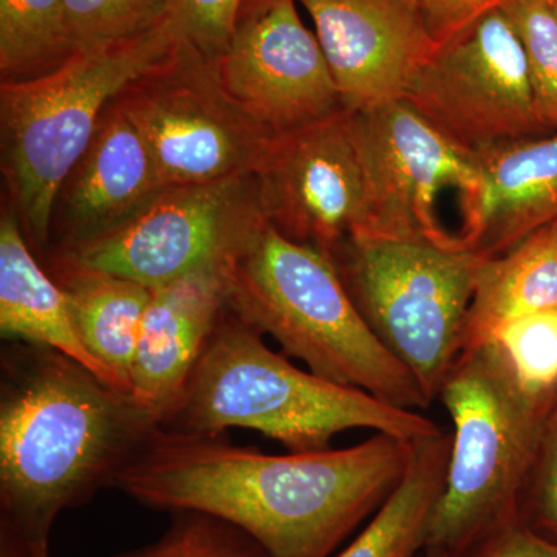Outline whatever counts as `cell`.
I'll list each match as a JSON object with an SVG mask.
<instances>
[{"label": "cell", "instance_id": "obj_22", "mask_svg": "<svg viewBox=\"0 0 557 557\" xmlns=\"http://www.w3.org/2000/svg\"><path fill=\"white\" fill-rule=\"evenodd\" d=\"M78 53L62 0H0V83H27Z\"/></svg>", "mask_w": 557, "mask_h": 557}, {"label": "cell", "instance_id": "obj_18", "mask_svg": "<svg viewBox=\"0 0 557 557\" xmlns=\"http://www.w3.org/2000/svg\"><path fill=\"white\" fill-rule=\"evenodd\" d=\"M0 333L53 348L119 388L81 339L64 292L36 258L14 209H3L0 218Z\"/></svg>", "mask_w": 557, "mask_h": 557}, {"label": "cell", "instance_id": "obj_16", "mask_svg": "<svg viewBox=\"0 0 557 557\" xmlns=\"http://www.w3.org/2000/svg\"><path fill=\"white\" fill-rule=\"evenodd\" d=\"M226 273L150 288L131 373V395L164 426L226 307Z\"/></svg>", "mask_w": 557, "mask_h": 557}, {"label": "cell", "instance_id": "obj_15", "mask_svg": "<svg viewBox=\"0 0 557 557\" xmlns=\"http://www.w3.org/2000/svg\"><path fill=\"white\" fill-rule=\"evenodd\" d=\"M161 189L164 185L145 138L110 101L89 148L54 197L47 252L67 251L116 228Z\"/></svg>", "mask_w": 557, "mask_h": 557}, {"label": "cell", "instance_id": "obj_20", "mask_svg": "<svg viewBox=\"0 0 557 557\" xmlns=\"http://www.w3.org/2000/svg\"><path fill=\"white\" fill-rule=\"evenodd\" d=\"M453 435L413 440L405 474L364 530L335 557H412L426 544L429 525L448 471Z\"/></svg>", "mask_w": 557, "mask_h": 557}, {"label": "cell", "instance_id": "obj_26", "mask_svg": "<svg viewBox=\"0 0 557 557\" xmlns=\"http://www.w3.org/2000/svg\"><path fill=\"white\" fill-rule=\"evenodd\" d=\"M528 62L539 116L552 134L557 132V20L549 0H505Z\"/></svg>", "mask_w": 557, "mask_h": 557}, {"label": "cell", "instance_id": "obj_24", "mask_svg": "<svg viewBox=\"0 0 557 557\" xmlns=\"http://www.w3.org/2000/svg\"><path fill=\"white\" fill-rule=\"evenodd\" d=\"M78 51L101 49L152 32L170 17L171 0H62Z\"/></svg>", "mask_w": 557, "mask_h": 557}, {"label": "cell", "instance_id": "obj_5", "mask_svg": "<svg viewBox=\"0 0 557 557\" xmlns=\"http://www.w3.org/2000/svg\"><path fill=\"white\" fill-rule=\"evenodd\" d=\"M437 399L453 421V443L424 552L461 557L515 523L545 443L548 401L520 387L490 341L463 350Z\"/></svg>", "mask_w": 557, "mask_h": 557}, {"label": "cell", "instance_id": "obj_33", "mask_svg": "<svg viewBox=\"0 0 557 557\" xmlns=\"http://www.w3.org/2000/svg\"><path fill=\"white\" fill-rule=\"evenodd\" d=\"M549 5H552L553 13H555L557 20V0H549Z\"/></svg>", "mask_w": 557, "mask_h": 557}, {"label": "cell", "instance_id": "obj_8", "mask_svg": "<svg viewBox=\"0 0 557 557\" xmlns=\"http://www.w3.org/2000/svg\"><path fill=\"white\" fill-rule=\"evenodd\" d=\"M350 113L368 175V218L359 234L465 247L446 225V211H454L465 244L475 249L485 207L478 156L406 101Z\"/></svg>", "mask_w": 557, "mask_h": 557}, {"label": "cell", "instance_id": "obj_3", "mask_svg": "<svg viewBox=\"0 0 557 557\" xmlns=\"http://www.w3.org/2000/svg\"><path fill=\"white\" fill-rule=\"evenodd\" d=\"M164 429L218 437L251 429L288 453L332 448L351 429L405 440L440 434L443 426L359 388L296 368L271 350L263 335L225 307Z\"/></svg>", "mask_w": 557, "mask_h": 557}, {"label": "cell", "instance_id": "obj_10", "mask_svg": "<svg viewBox=\"0 0 557 557\" xmlns=\"http://www.w3.org/2000/svg\"><path fill=\"white\" fill-rule=\"evenodd\" d=\"M113 101L145 138L164 188L252 174L273 135L230 97L214 62L182 39Z\"/></svg>", "mask_w": 557, "mask_h": 557}, {"label": "cell", "instance_id": "obj_6", "mask_svg": "<svg viewBox=\"0 0 557 557\" xmlns=\"http://www.w3.org/2000/svg\"><path fill=\"white\" fill-rule=\"evenodd\" d=\"M178 39L168 17L137 39L78 51L42 78L0 83L2 174L22 231L40 258L50 245L54 197L89 148L102 112Z\"/></svg>", "mask_w": 557, "mask_h": 557}, {"label": "cell", "instance_id": "obj_17", "mask_svg": "<svg viewBox=\"0 0 557 557\" xmlns=\"http://www.w3.org/2000/svg\"><path fill=\"white\" fill-rule=\"evenodd\" d=\"M485 177L478 247L497 258L557 223V132L475 153Z\"/></svg>", "mask_w": 557, "mask_h": 557}, {"label": "cell", "instance_id": "obj_21", "mask_svg": "<svg viewBox=\"0 0 557 557\" xmlns=\"http://www.w3.org/2000/svg\"><path fill=\"white\" fill-rule=\"evenodd\" d=\"M545 310H557L556 223L485 260L468 313L463 350L478 346L508 319Z\"/></svg>", "mask_w": 557, "mask_h": 557}, {"label": "cell", "instance_id": "obj_32", "mask_svg": "<svg viewBox=\"0 0 557 557\" xmlns=\"http://www.w3.org/2000/svg\"><path fill=\"white\" fill-rule=\"evenodd\" d=\"M276 2V0H244V5H242L239 22L244 20H248V17L256 16L260 11L270 7L271 3Z\"/></svg>", "mask_w": 557, "mask_h": 557}, {"label": "cell", "instance_id": "obj_19", "mask_svg": "<svg viewBox=\"0 0 557 557\" xmlns=\"http://www.w3.org/2000/svg\"><path fill=\"white\" fill-rule=\"evenodd\" d=\"M42 265L70 304L81 339L131 395V373L150 288L131 278L84 265L62 252H47Z\"/></svg>", "mask_w": 557, "mask_h": 557}, {"label": "cell", "instance_id": "obj_2", "mask_svg": "<svg viewBox=\"0 0 557 557\" xmlns=\"http://www.w3.org/2000/svg\"><path fill=\"white\" fill-rule=\"evenodd\" d=\"M9 343L0 358V522L33 557H50L62 512L113 487L160 421L75 359Z\"/></svg>", "mask_w": 557, "mask_h": 557}, {"label": "cell", "instance_id": "obj_28", "mask_svg": "<svg viewBox=\"0 0 557 557\" xmlns=\"http://www.w3.org/2000/svg\"><path fill=\"white\" fill-rule=\"evenodd\" d=\"M505 0H412L437 46L456 38L486 11Z\"/></svg>", "mask_w": 557, "mask_h": 557}, {"label": "cell", "instance_id": "obj_4", "mask_svg": "<svg viewBox=\"0 0 557 557\" xmlns=\"http://www.w3.org/2000/svg\"><path fill=\"white\" fill-rule=\"evenodd\" d=\"M225 299L237 318L314 375L398 408L431 406L412 373L370 330L332 260L269 222L226 271Z\"/></svg>", "mask_w": 557, "mask_h": 557}, {"label": "cell", "instance_id": "obj_12", "mask_svg": "<svg viewBox=\"0 0 557 557\" xmlns=\"http://www.w3.org/2000/svg\"><path fill=\"white\" fill-rule=\"evenodd\" d=\"M252 175L267 222L327 258L368 218V175L354 119L341 110L267 139Z\"/></svg>", "mask_w": 557, "mask_h": 557}, {"label": "cell", "instance_id": "obj_35", "mask_svg": "<svg viewBox=\"0 0 557 557\" xmlns=\"http://www.w3.org/2000/svg\"><path fill=\"white\" fill-rule=\"evenodd\" d=\"M556 226H557V223H556Z\"/></svg>", "mask_w": 557, "mask_h": 557}, {"label": "cell", "instance_id": "obj_13", "mask_svg": "<svg viewBox=\"0 0 557 557\" xmlns=\"http://www.w3.org/2000/svg\"><path fill=\"white\" fill-rule=\"evenodd\" d=\"M212 62L230 97L270 134L344 110L324 51L296 0H276L240 21L228 49Z\"/></svg>", "mask_w": 557, "mask_h": 557}, {"label": "cell", "instance_id": "obj_11", "mask_svg": "<svg viewBox=\"0 0 557 557\" xmlns=\"http://www.w3.org/2000/svg\"><path fill=\"white\" fill-rule=\"evenodd\" d=\"M403 101L472 153L552 134L539 116L522 40L502 7L437 47Z\"/></svg>", "mask_w": 557, "mask_h": 557}, {"label": "cell", "instance_id": "obj_9", "mask_svg": "<svg viewBox=\"0 0 557 557\" xmlns=\"http://www.w3.org/2000/svg\"><path fill=\"white\" fill-rule=\"evenodd\" d=\"M252 174L168 186L116 228L62 252L148 288L226 273L265 225Z\"/></svg>", "mask_w": 557, "mask_h": 557}, {"label": "cell", "instance_id": "obj_29", "mask_svg": "<svg viewBox=\"0 0 557 557\" xmlns=\"http://www.w3.org/2000/svg\"><path fill=\"white\" fill-rule=\"evenodd\" d=\"M474 557H557V545L511 523L483 542Z\"/></svg>", "mask_w": 557, "mask_h": 557}, {"label": "cell", "instance_id": "obj_7", "mask_svg": "<svg viewBox=\"0 0 557 557\" xmlns=\"http://www.w3.org/2000/svg\"><path fill=\"white\" fill-rule=\"evenodd\" d=\"M348 295L384 347L412 373L429 403L463 351L479 249L410 237H348L330 255Z\"/></svg>", "mask_w": 557, "mask_h": 557}, {"label": "cell", "instance_id": "obj_34", "mask_svg": "<svg viewBox=\"0 0 557 557\" xmlns=\"http://www.w3.org/2000/svg\"><path fill=\"white\" fill-rule=\"evenodd\" d=\"M424 557H442V556L434 555V553H428L426 552V555H424Z\"/></svg>", "mask_w": 557, "mask_h": 557}, {"label": "cell", "instance_id": "obj_1", "mask_svg": "<svg viewBox=\"0 0 557 557\" xmlns=\"http://www.w3.org/2000/svg\"><path fill=\"white\" fill-rule=\"evenodd\" d=\"M412 443L375 432L350 448L265 454L160 426L113 487L153 511L225 520L269 557H330L398 485Z\"/></svg>", "mask_w": 557, "mask_h": 557}, {"label": "cell", "instance_id": "obj_25", "mask_svg": "<svg viewBox=\"0 0 557 557\" xmlns=\"http://www.w3.org/2000/svg\"><path fill=\"white\" fill-rule=\"evenodd\" d=\"M168 527L149 544L112 557H269L239 528L205 512H170Z\"/></svg>", "mask_w": 557, "mask_h": 557}, {"label": "cell", "instance_id": "obj_23", "mask_svg": "<svg viewBox=\"0 0 557 557\" xmlns=\"http://www.w3.org/2000/svg\"><path fill=\"white\" fill-rule=\"evenodd\" d=\"M486 341L498 348L527 394L549 401L557 388V310L508 319Z\"/></svg>", "mask_w": 557, "mask_h": 557}, {"label": "cell", "instance_id": "obj_27", "mask_svg": "<svg viewBox=\"0 0 557 557\" xmlns=\"http://www.w3.org/2000/svg\"><path fill=\"white\" fill-rule=\"evenodd\" d=\"M244 0H171L170 17L178 38L208 60L228 49Z\"/></svg>", "mask_w": 557, "mask_h": 557}, {"label": "cell", "instance_id": "obj_14", "mask_svg": "<svg viewBox=\"0 0 557 557\" xmlns=\"http://www.w3.org/2000/svg\"><path fill=\"white\" fill-rule=\"evenodd\" d=\"M314 35L347 112L401 101L437 50L412 0H296Z\"/></svg>", "mask_w": 557, "mask_h": 557}, {"label": "cell", "instance_id": "obj_30", "mask_svg": "<svg viewBox=\"0 0 557 557\" xmlns=\"http://www.w3.org/2000/svg\"><path fill=\"white\" fill-rule=\"evenodd\" d=\"M544 446V463H542L541 480H539V500H541L542 515L548 520L549 525L557 530V418L549 429Z\"/></svg>", "mask_w": 557, "mask_h": 557}, {"label": "cell", "instance_id": "obj_31", "mask_svg": "<svg viewBox=\"0 0 557 557\" xmlns=\"http://www.w3.org/2000/svg\"><path fill=\"white\" fill-rule=\"evenodd\" d=\"M0 557H33L24 539L5 522H0Z\"/></svg>", "mask_w": 557, "mask_h": 557}]
</instances>
